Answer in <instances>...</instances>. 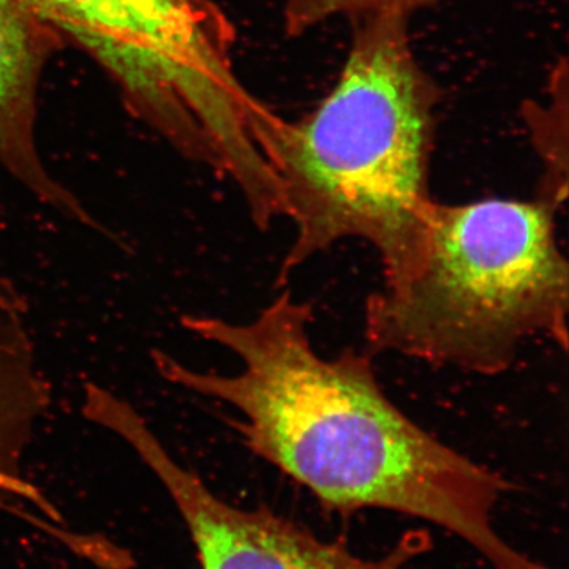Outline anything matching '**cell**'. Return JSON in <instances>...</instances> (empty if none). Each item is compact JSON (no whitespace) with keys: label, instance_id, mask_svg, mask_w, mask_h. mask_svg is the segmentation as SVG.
<instances>
[{"label":"cell","instance_id":"1","mask_svg":"<svg viewBox=\"0 0 569 569\" xmlns=\"http://www.w3.org/2000/svg\"><path fill=\"white\" fill-rule=\"evenodd\" d=\"M312 321V306L291 291L242 323L186 316V331L230 351L242 369L200 372L162 350H152V365L173 387L233 408L244 447L328 511L399 512L459 537L493 569H553L512 548L493 526L508 479L403 413L366 350L318 353Z\"/></svg>","mask_w":569,"mask_h":569},{"label":"cell","instance_id":"2","mask_svg":"<svg viewBox=\"0 0 569 569\" xmlns=\"http://www.w3.org/2000/svg\"><path fill=\"white\" fill-rule=\"evenodd\" d=\"M418 10L392 0L350 18V52L335 89L305 118L279 116L266 133V160L296 228L279 287L348 239L372 246L385 284L421 263L441 91L411 48Z\"/></svg>","mask_w":569,"mask_h":569},{"label":"cell","instance_id":"3","mask_svg":"<svg viewBox=\"0 0 569 569\" xmlns=\"http://www.w3.org/2000/svg\"><path fill=\"white\" fill-rule=\"evenodd\" d=\"M560 209L530 201H433L417 271L367 298L366 351L475 376L508 372L523 343L568 350L569 264Z\"/></svg>","mask_w":569,"mask_h":569},{"label":"cell","instance_id":"4","mask_svg":"<svg viewBox=\"0 0 569 569\" xmlns=\"http://www.w3.org/2000/svg\"><path fill=\"white\" fill-rule=\"evenodd\" d=\"M80 44L123 100L194 162L230 179L261 231L287 216L263 141L277 116L234 70V29L212 0H24Z\"/></svg>","mask_w":569,"mask_h":569},{"label":"cell","instance_id":"5","mask_svg":"<svg viewBox=\"0 0 569 569\" xmlns=\"http://www.w3.org/2000/svg\"><path fill=\"white\" fill-rule=\"evenodd\" d=\"M81 413L123 441L156 475L189 529L201 569H403L432 546L425 531L411 530L378 559L356 556L269 508L224 501L171 456L132 403L110 389H89Z\"/></svg>","mask_w":569,"mask_h":569},{"label":"cell","instance_id":"6","mask_svg":"<svg viewBox=\"0 0 569 569\" xmlns=\"http://www.w3.org/2000/svg\"><path fill=\"white\" fill-rule=\"evenodd\" d=\"M56 36L24 0H0V167L41 203L116 242L47 170L37 148V97Z\"/></svg>","mask_w":569,"mask_h":569},{"label":"cell","instance_id":"7","mask_svg":"<svg viewBox=\"0 0 569 569\" xmlns=\"http://www.w3.org/2000/svg\"><path fill=\"white\" fill-rule=\"evenodd\" d=\"M51 400L22 316L0 317V508L39 509L54 519L50 501L24 475L26 452Z\"/></svg>","mask_w":569,"mask_h":569},{"label":"cell","instance_id":"8","mask_svg":"<svg viewBox=\"0 0 569 569\" xmlns=\"http://www.w3.org/2000/svg\"><path fill=\"white\" fill-rule=\"evenodd\" d=\"M568 62L561 59L550 78L549 103L523 111L542 174L537 198L560 209L568 200Z\"/></svg>","mask_w":569,"mask_h":569},{"label":"cell","instance_id":"9","mask_svg":"<svg viewBox=\"0 0 569 569\" xmlns=\"http://www.w3.org/2000/svg\"><path fill=\"white\" fill-rule=\"evenodd\" d=\"M392 0H284L283 28L288 37H301L335 18L343 17L347 20L376 9ZM419 9L432 6L438 0H410Z\"/></svg>","mask_w":569,"mask_h":569},{"label":"cell","instance_id":"10","mask_svg":"<svg viewBox=\"0 0 569 569\" xmlns=\"http://www.w3.org/2000/svg\"><path fill=\"white\" fill-rule=\"evenodd\" d=\"M26 302L17 288L6 277L0 276V317L24 316Z\"/></svg>","mask_w":569,"mask_h":569}]
</instances>
